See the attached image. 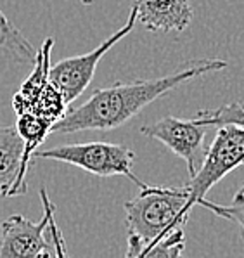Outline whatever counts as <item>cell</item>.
Masks as SVG:
<instances>
[{"label": "cell", "instance_id": "10", "mask_svg": "<svg viewBox=\"0 0 244 258\" xmlns=\"http://www.w3.org/2000/svg\"><path fill=\"white\" fill-rule=\"evenodd\" d=\"M132 7L140 25L161 33H182L194 18L189 0H135Z\"/></svg>", "mask_w": 244, "mask_h": 258}, {"label": "cell", "instance_id": "7", "mask_svg": "<svg viewBox=\"0 0 244 258\" xmlns=\"http://www.w3.org/2000/svg\"><path fill=\"white\" fill-rule=\"evenodd\" d=\"M211 126L204 125L198 118L182 120L175 116H165L161 120L140 126V134L149 139H156L165 144L172 153L182 158L187 165V172L191 177L201 168L206 156V136Z\"/></svg>", "mask_w": 244, "mask_h": 258}, {"label": "cell", "instance_id": "2", "mask_svg": "<svg viewBox=\"0 0 244 258\" xmlns=\"http://www.w3.org/2000/svg\"><path fill=\"white\" fill-rule=\"evenodd\" d=\"M52 47L54 38L42 43V49L35 55L33 71L13 97V109L18 118L16 128L25 141V165L28 170L35 161L33 153L68 111V102L49 78Z\"/></svg>", "mask_w": 244, "mask_h": 258}, {"label": "cell", "instance_id": "16", "mask_svg": "<svg viewBox=\"0 0 244 258\" xmlns=\"http://www.w3.org/2000/svg\"><path fill=\"white\" fill-rule=\"evenodd\" d=\"M37 258H57V253H56V248H54V244H52V239H50V243L47 244L40 253H38Z\"/></svg>", "mask_w": 244, "mask_h": 258}, {"label": "cell", "instance_id": "3", "mask_svg": "<svg viewBox=\"0 0 244 258\" xmlns=\"http://www.w3.org/2000/svg\"><path fill=\"white\" fill-rule=\"evenodd\" d=\"M127 237L152 246L179 229L189 218V187H151L144 185L135 198L123 205Z\"/></svg>", "mask_w": 244, "mask_h": 258}, {"label": "cell", "instance_id": "18", "mask_svg": "<svg viewBox=\"0 0 244 258\" xmlns=\"http://www.w3.org/2000/svg\"><path fill=\"white\" fill-rule=\"evenodd\" d=\"M84 6H90V4H94V0H80Z\"/></svg>", "mask_w": 244, "mask_h": 258}, {"label": "cell", "instance_id": "8", "mask_svg": "<svg viewBox=\"0 0 244 258\" xmlns=\"http://www.w3.org/2000/svg\"><path fill=\"white\" fill-rule=\"evenodd\" d=\"M43 217L31 222L23 215H11L0 225V258H37L50 243L49 236V203L45 185L40 189Z\"/></svg>", "mask_w": 244, "mask_h": 258}, {"label": "cell", "instance_id": "9", "mask_svg": "<svg viewBox=\"0 0 244 258\" xmlns=\"http://www.w3.org/2000/svg\"><path fill=\"white\" fill-rule=\"evenodd\" d=\"M25 141L16 125L0 126V198L26 192Z\"/></svg>", "mask_w": 244, "mask_h": 258}, {"label": "cell", "instance_id": "5", "mask_svg": "<svg viewBox=\"0 0 244 258\" xmlns=\"http://www.w3.org/2000/svg\"><path fill=\"white\" fill-rule=\"evenodd\" d=\"M239 165H244V128L225 125L216 128L213 142L206 151V156L189 187V210H192L213 185Z\"/></svg>", "mask_w": 244, "mask_h": 258}, {"label": "cell", "instance_id": "17", "mask_svg": "<svg viewBox=\"0 0 244 258\" xmlns=\"http://www.w3.org/2000/svg\"><path fill=\"white\" fill-rule=\"evenodd\" d=\"M241 196H244V184H242V187L237 190V192H235V196L234 198H241Z\"/></svg>", "mask_w": 244, "mask_h": 258}, {"label": "cell", "instance_id": "1", "mask_svg": "<svg viewBox=\"0 0 244 258\" xmlns=\"http://www.w3.org/2000/svg\"><path fill=\"white\" fill-rule=\"evenodd\" d=\"M225 68L227 61L223 59H194L165 77L152 80L116 82L106 89H96L84 104L66 111L64 116L52 126V134L66 136L82 130L118 128L152 104L156 99L167 95L182 83Z\"/></svg>", "mask_w": 244, "mask_h": 258}, {"label": "cell", "instance_id": "11", "mask_svg": "<svg viewBox=\"0 0 244 258\" xmlns=\"http://www.w3.org/2000/svg\"><path fill=\"white\" fill-rule=\"evenodd\" d=\"M2 50L9 52L21 62L35 61V55H37L31 43L19 33L18 28L11 25L9 19L0 11V52Z\"/></svg>", "mask_w": 244, "mask_h": 258}, {"label": "cell", "instance_id": "4", "mask_svg": "<svg viewBox=\"0 0 244 258\" xmlns=\"http://www.w3.org/2000/svg\"><path fill=\"white\" fill-rule=\"evenodd\" d=\"M33 160H52L62 161L73 166L94 173L97 177H127L135 185L144 187V182L133 173L135 153L123 144L109 142H80V144L59 146L52 149L35 151Z\"/></svg>", "mask_w": 244, "mask_h": 258}, {"label": "cell", "instance_id": "12", "mask_svg": "<svg viewBox=\"0 0 244 258\" xmlns=\"http://www.w3.org/2000/svg\"><path fill=\"white\" fill-rule=\"evenodd\" d=\"M196 118L215 130L225 125L244 128V102H230V104H225L215 111L203 109L196 114Z\"/></svg>", "mask_w": 244, "mask_h": 258}, {"label": "cell", "instance_id": "13", "mask_svg": "<svg viewBox=\"0 0 244 258\" xmlns=\"http://www.w3.org/2000/svg\"><path fill=\"white\" fill-rule=\"evenodd\" d=\"M184 249H186V234L184 229H179L133 258H186Z\"/></svg>", "mask_w": 244, "mask_h": 258}, {"label": "cell", "instance_id": "6", "mask_svg": "<svg viewBox=\"0 0 244 258\" xmlns=\"http://www.w3.org/2000/svg\"><path fill=\"white\" fill-rule=\"evenodd\" d=\"M135 23H137V11L132 7L125 26H121L120 30H118L116 33H113L109 38H106V40L102 42L99 47H96L92 52L66 57V59H61L56 64H50L49 78L59 89V92L62 94V97L68 102V106L85 92L87 87L90 85V82L94 80L97 64H99L101 59L104 57V54L109 52L121 38L127 37L130 31L133 30Z\"/></svg>", "mask_w": 244, "mask_h": 258}, {"label": "cell", "instance_id": "14", "mask_svg": "<svg viewBox=\"0 0 244 258\" xmlns=\"http://www.w3.org/2000/svg\"><path fill=\"white\" fill-rule=\"evenodd\" d=\"M198 206H203V208L210 210L211 213H215L216 217H222V218H225V220L232 222V224H235L242 231V236H244V196L234 198V201L227 206L211 203V201H208L206 198H204V200L199 201Z\"/></svg>", "mask_w": 244, "mask_h": 258}, {"label": "cell", "instance_id": "15", "mask_svg": "<svg viewBox=\"0 0 244 258\" xmlns=\"http://www.w3.org/2000/svg\"><path fill=\"white\" fill-rule=\"evenodd\" d=\"M49 236L52 239L54 248H56L57 258H69L68 251H66V241L62 237L61 229L56 224V206L52 205V201L49 203Z\"/></svg>", "mask_w": 244, "mask_h": 258}]
</instances>
